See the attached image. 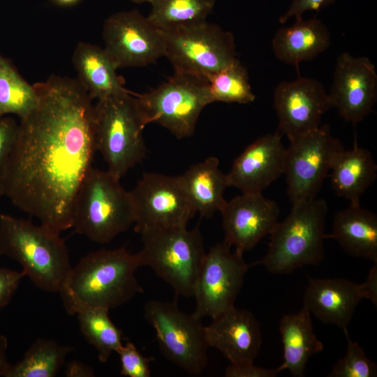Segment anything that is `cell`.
<instances>
[{
    "mask_svg": "<svg viewBox=\"0 0 377 377\" xmlns=\"http://www.w3.org/2000/svg\"><path fill=\"white\" fill-rule=\"evenodd\" d=\"M38 100L20 119L0 182L3 195L60 234L96 151L93 99L77 80L52 75L34 84Z\"/></svg>",
    "mask_w": 377,
    "mask_h": 377,
    "instance_id": "obj_1",
    "label": "cell"
},
{
    "mask_svg": "<svg viewBox=\"0 0 377 377\" xmlns=\"http://www.w3.org/2000/svg\"><path fill=\"white\" fill-rule=\"evenodd\" d=\"M140 267L137 253L125 246L101 249L72 267L59 293L66 311L87 307L117 308L144 292L135 275Z\"/></svg>",
    "mask_w": 377,
    "mask_h": 377,
    "instance_id": "obj_2",
    "label": "cell"
},
{
    "mask_svg": "<svg viewBox=\"0 0 377 377\" xmlns=\"http://www.w3.org/2000/svg\"><path fill=\"white\" fill-rule=\"evenodd\" d=\"M59 235L29 219L0 214V256L17 262L39 289L59 293L72 268Z\"/></svg>",
    "mask_w": 377,
    "mask_h": 377,
    "instance_id": "obj_3",
    "label": "cell"
},
{
    "mask_svg": "<svg viewBox=\"0 0 377 377\" xmlns=\"http://www.w3.org/2000/svg\"><path fill=\"white\" fill-rule=\"evenodd\" d=\"M327 212L324 199L293 203L289 214L270 233L265 256L250 267L260 265L272 274H286L304 265L319 264L324 259Z\"/></svg>",
    "mask_w": 377,
    "mask_h": 377,
    "instance_id": "obj_4",
    "label": "cell"
},
{
    "mask_svg": "<svg viewBox=\"0 0 377 377\" xmlns=\"http://www.w3.org/2000/svg\"><path fill=\"white\" fill-rule=\"evenodd\" d=\"M120 179L108 170H89L74 202L71 228L75 232L107 244L134 224L131 193Z\"/></svg>",
    "mask_w": 377,
    "mask_h": 377,
    "instance_id": "obj_5",
    "label": "cell"
},
{
    "mask_svg": "<svg viewBox=\"0 0 377 377\" xmlns=\"http://www.w3.org/2000/svg\"><path fill=\"white\" fill-rule=\"evenodd\" d=\"M140 266H148L174 290L176 296H193L206 251L198 226L147 228L140 232Z\"/></svg>",
    "mask_w": 377,
    "mask_h": 377,
    "instance_id": "obj_6",
    "label": "cell"
},
{
    "mask_svg": "<svg viewBox=\"0 0 377 377\" xmlns=\"http://www.w3.org/2000/svg\"><path fill=\"white\" fill-rule=\"evenodd\" d=\"M134 92L98 100L94 105L96 145L108 170L121 178L147 156L146 123Z\"/></svg>",
    "mask_w": 377,
    "mask_h": 377,
    "instance_id": "obj_7",
    "label": "cell"
},
{
    "mask_svg": "<svg viewBox=\"0 0 377 377\" xmlns=\"http://www.w3.org/2000/svg\"><path fill=\"white\" fill-rule=\"evenodd\" d=\"M161 31L175 73L207 81L237 59L233 35L207 21Z\"/></svg>",
    "mask_w": 377,
    "mask_h": 377,
    "instance_id": "obj_8",
    "label": "cell"
},
{
    "mask_svg": "<svg viewBox=\"0 0 377 377\" xmlns=\"http://www.w3.org/2000/svg\"><path fill=\"white\" fill-rule=\"evenodd\" d=\"M135 98L147 125L160 124L177 139L191 136L202 110L212 103L207 81L175 73L154 90Z\"/></svg>",
    "mask_w": 377,
    "mask_h": 377,
    "instance_id": "obj_9",
    "label": "cell"
},
{
    "mask_svg": "<svg viewBox=\"0 0 377 377\" xmlns=\"http://www.w3.org/2000/svg\"><path fill=\"white\" fill-rule=\"evenodd\" d=\"M144 315L155 331L161 352L170 361L191 375L204 371L209 346L201 318L182 311L176 300H149L145 304Z\"/></svg>",
    "mask_w": 377,
    "mask_h": 377,
    "instance_id": "obj_10",
    "label": "cell"
},
{
    "mask_svg": "<svg viewBox=\"0 0 377 377\" xmlns=\"http://www.w3.org/2000/svg\"><path fill=\"white\" fill-rule=\"evenodd\" d=\"M343 149L327 124L290 140L283 174L292 204L316 198L334 159Z\"/></svg>",
    "mask_w": 377,
    "mask_h": 377,
    "instance_id": "obj_11",
    "label": "cell"
},
{
    "mask_svg": "<svg viewBox=\"0 0 377 377\" xmlns=\"http://www.w3.org/2000/svg\"><path fill=\"white\" fill-rule=\"evenodd\" d=\"M226 243H219L206 252L195 284L194 313L200 317L218 316L235 305L250 267L243 254L232 251Z\"/></svg>",
    "mask_w": 377,
    "mask_h": 377,
    "instance_id": "obj_12",
    "label": "cell"
},
{
    "mask_svg": "<svg viewBox=\"0 0 377 377\" xmlns=\"http://www.w3.org/2000/svg\"><path fill=\"white\" fill-rule=\"evenodd\" d=\"M134 230L186 226L196 214L179 176L145 172L130 191Z\"/></svg>",
    "mask_w": 377,
    "mask_h": 377,
    "instance_id": "obj_13",
    "label": "cell"
},
{
    "mask_svg": "<svg viewBox=\"0 0 377 377\" xmlns=\"http://www.w3.org/2000/svg\"><path fill=\"white\" fill-rule=\"evenodd\" d=\"M103 37L104 48L118 68L145 66L164 57L161 30L136 10L106 19Z\"/></svg>",
    "mask_w": 377,
    "mask_h": 377,
    "instance_id": "obj_14",
    "label": "cell"
},
{
    "mask_svg": "<svg viewBox=\"0 0 377 377\" xmlns=\"http://www.w3.org/2000/svg\"><path fill=\"white\" fill-rule=\"evenodd\" d=\"M273 101L279 118L277 131L289 140L319 127L322 116L332 108L323 85L310 77L280 82Z\"/></svg>",
    "mask_w": 377,
    "mask_h": 377,
    "instance_id": "obj_15",
    "label": "cell"
},
{
    "mask_svg": "<svg viewBox=\"0 0 377 377\" xmlns=\"http://www.w3.org/2000/svg\"><path fill=\"white\" fill-rule=\"evenodd\" d=\"M333 107L347 122L355 125L373 110L377 98V73L366 57L343 52L337 59L328 92Z\"/></svg>",
    "mask_w": 377,
    "mask_h": 377,
    "instance_id": "obj_16",
    "label": "cell"
},
{
    "mask_svg": "<svg viewBox=\"0 0 377 377\" xmlns=\"http://www.w3.org/2000/svg\"><path fill=\"white\" fill-rule=\"evenodd\" d=\"M225 233L223 242L244 253L270 235L278 222L277 204L263 193H242L226 201L219 211Z\"/></svg>",
    "mask_w": 377,
    "mask_h": 377,
    "instance_id": "obj_17",
    "label": "cell"
},
{
    "mask_svg": "<svg viewBox=\"0 0 377 377\" xmlns=\"http://www.w3.org/2000/svg\"><path fill=\"white\" fill-rule=\"evenodd\" d=\"M276 131L263 135L248 145L235 159L226 174L228 185L242 193L263 191L284 172L286 148Z\"/></svg>",
    "mask_w": 377,
    "mask_h": 377,
    "instance_id": "obj_18",
    "label": "cell"
},
{
    "mask_svg": "<svg viewBox=\"0 0 377 377\" xmlns=\"http://www.w3.org/2000/svg\"><path fill=\"white\" fill-rule=\"evenodd\" d=\"M209 347L231 364L253 362L262 344L260 325L249 311L235 305L212 318L205 327Z\"/></svg>",
    "mask_w": 377,
    "mask_h": 377,
    "instance_id": "obj_19",
    "label": "cell"
},
{
    "mask_svg": "<svg viewBox=\"0 0 377 377\" xmlns=\"http://www.w3.org/2000/svg\"><path fill=\"white\" fill-rule=\"evenodd\" d=\"M362 297L359 284L341 278L310 279L303 306L323 323L347 328Z\"/></svg>",
    "mask_w": 377,
    "mask_h": 377,
    "instance_id": "obj_20",
    "label": "cell"
},
{
    "mask_svg": "<svg viewBox=\"0 0 377 377\" xmlns=\"http://www.w3.org/2000/svg\"><path fill=\"white\" fill-rule=\"evenodd\" d=\"M72 61L77 80L93 100L132 92L124 87V80L117 74L118 67L104 47L80 42Z\"/></svg>",
    "mask_w": 377,
    "mask_h": 377,
    "instance_id": "obj_21",
    "label": "cell"
},
{
    "mask_svg": "<svg viewBox=\"0 0 377 377\" xmlns=\"http://www.w3.org/2000/svg\"><path fill=\"white\" fill-rule=\"evenodd\" d=\"M330 44L331 37L327 27L315 18L296 20L292 26L277 30L272 41L275 57L295 66L302 61L313 59Z\"/></svg>",
    "mask_w": 377,
    "mask_h": 377,
    "instance_id": "obj_22",
    "label": "cell"
},
{
    "mask_svg": "<svg viewBox=\"0 0 377 377\" xmlns=\"http://www.w3.org/2000/svg\"><path fill=\"white\" fill-rule=\"evenodd\" d=\"M327 238L336 239L349 255L377 263V216L360 203L337 212Z\"/></svg>",
    "mask_w": 377,
    "mask_h": 377,
    "instance_id": "obj_23",
    "label": "cell"
},
{
    "mask_svg": "<svg viewBox=\"0 0 377 377\" xmlns=\"http://www.w3.org/2000/svg\"><path fill=\"white\" fill-rule=\"evenodd\" d=\"M330 172L336 195L346 198L350 204H359L376 178L377 165L371 153L355 142L353 148L339 153Z\"/></svg>",
    "mask_w": 377,
    "mask_h": 377,
    "instance_id": "obj_24",
    "label": "cell"
},
{
    "mask_svg": "<svg viewBox=\"0 0 377 377\" xmlns=\"http://www.w3.org/2000/svg\"><path fill=\"white\" fill-rule=\"evenodd\" d=\"M279 331L283 348L281 369H288L295 377L303 376L309 358L324 348L313 332L311 313L303 306L296 313L284 315Z\"/></svg>",
    "mask_w": 377,
    "mask_h": 377,
    "instance_id": "obj_25",
    "label": "cell"
},
{
    "mask_svg": "<svg viewBox=\"0 0 377 377\" xmlns=\"http://www.w3.org/2000/svg\"><path fill=\"white\" fill-rule=\"evenodd\" d=\"M179 177L192 206L201 217H210L221 210L226 201L223 193L228 185L216 157L209 156L193 165Z\"/></svg>",
    "mask_w": 377,
    "mask_h": 377,
    "instance_id": "obj_26",
    "label": "cell"
},
{
    "mask_svg": "<svg viewBox=\"0 0 377 377\" xmlns=\"http://www.w3.org/2000/svg\"><path fill=\"white\" fill-rule=\"evenodd\" d=\"M73 348L45 338L35 340L24 357L10 364L6 377H54Z\"/></svg>",
    "mask_w": 377,
    "mask_h": 377,
    "instance_id": "obj_27",
    "label": "cell"
},
{
    "mask_svg": "<svg viewBox=\"0 0 377 377\" xmlns=\"http://www.w3.org/2000/svg\"><path fill=\"white\" fill-rule=\"evenodd\" d=\"M77 315L80 332L86 341L95 348L98 360L105 363L122 343V332L112 321L109 310L101 307H87Z\"/></svg>",
    "mask_w": 377,
    "mask_h": 377,
    "instance_id": "obj_28",
    "label": "cell"
},
{
    "mask_svg": "<svg viewBox=\"0 0 377 377\" xmlns=\"http://www.w3.org/2000/svg\"><path fill=\"white\" fill-rule=\"evenodd\" d=\"M37 100L34 85L23 79L11 61L0 54V117L14 114L22 119L34 109Z\"/></svg>",
    "mask_w": 377,
    "mask_h": 377,
    "instance_id": "obj_29",
    "label": "cell"
},
{
    "mask_svg": "<svg viewBox=\"0 0 377 377\" xmlns=\"http://www.w3.org/2000/svg\"><path fill=\"white\" fill-rule=\"evenodd\" d=\"M215 0H155L147 17L158 29L165 31L205 22Z\"/></svg>",
    "mask_w": 377,
    "mask_h": 377,
    "instance_id": "obj_30",
    "label": "cell"
},
{
    "mask_svg": "<svg viewBox=\"0 0 377 377\" xmlns=\"http://www.w3.org/2000/svg\"><path fill=\"white\" fill-rule=\"evenodd\" d=\"M207 87L212 103L246 104L256 99L246 68L238 59L212 75L207 80Z\"/></svg>",
    "mask_w": 377,
    "mask_h": 377,
    "instance_id": "obj_31",
    "label": "cell"
},
{
    "mask_svg": "<svg viewBox=\"0 0 377 377\" xmlns=\"http://www.w3.org/2000/svg\"><path fill=\"white\" fill-rule=\"evenodd\" d=\"M347 340L345 355L339 360L331 372L330 377H374L376 376V364L368 358L363 348L350 339L347 328H343Z\"/></svg>",
    "mask_w": 377,
    "mask_h": 377,
    "instance_id": "obj_32",
    "label": "cell"
},
{
    "mask_svg": "<svg viewBox=\"0 0 377 377\" xmlns=\"http://www.w3.org/2000/svg\"><path fill=\"white\" fill-rule=\"evenodd\" d=\"M120 360V373L128 377H150V364L154 357H147L140 353L133 342L123 344L117 352Z\"/></svg>",
    "mask_w": 377,
    "mask_h": 377,
    "instance_id": "obj_33",
    "label": "cell"
},
{
    "mask_svg": "<svg viewBox=\"0 0 377 377\" xmlns=\"http://www.w3.org/2000/svg\"><path fill=\"white\" fill-rule=\"evenodd\" d=\"M19 124L11 117H0V176L15 145Z\"/></svg>",
    "mask_w": 377,
    "mask_h": 377,
    "instance_id": "obj_34",
    "label": "cell"
},
{
    "mask_svg": "<svg viewBox=\"0 0 377 377\" xmlns=\"http://www.w3.org/2000/svg\"><path fill=\"white\" fill-rule=\"evenodd\" d=\"M24 276L22 271L0 267V311L9 304Z\"/></svg>",
    "mask_w": 377,
    "mask_h": 377,
    "instance_id": "obj_35",
    "label": "cell"
},
{
    "mask_svg": "<svg viewBox=\"0 0 377 377\" xmlns=\"http://www.w3.org/2000/svg\"><path fill=\"white\" fill-rule=\"evenodd\" d=\"M280 367L267 369L256 366L253 362L231 364L225 370L226 377H275L281 371Z\"/></svg>",
    "mask_w": 377,
    "mask_h": 377,
    "instance_id": "obj_36",
    "label": "cell"
},
{
    "mask_svg": "<svg viewBox=\"0 0 377 377\" xmlns=\"http://www.w3.org/2000/svg\"><path fill=\"white\" fill-rule=\"evenodd\" d=\"M335 0H292L290 6L279 19L280 23L286 22L291 17L296 20L302 18L304 13L309 10L319 11Z\"/></svg>",
    "mask_w": 377,
    "mask_h": 377,
    "instance_id": "obj_37",
    "label": "cell"
},
{
    "mask_svg": "<svg viewBox=\"0 0 377 377\" xmlns=\"http://www.w3.org/2000/svg\"><path fill=\"white\" fill-rule=\"evenodd\" d=\"M376 264L370 269L364 282L359 284L362 298L369 299L373 304H377V266Z\"/></svg>",
    "mask_w": 377,
    "mask_h": 377,
    "instance_id": "obj_38",
    "label": "cell"
},
{
    "mask_svg": "<svg viewBox=\"0 0 377 377\" xmlns=\"http://www.w3.org/2000/svg\"><path fill=\"white\" fill-rule=\"evenodd\" d=\"M65 374L68 377H91L95 376L93 368L75 360L66 364Z\"/></svg>",
    "mask_w": 377,
    "mask_h": 377,
    "instance_id": "obj_39",
    "label": "cell"
},
{
    "mask_svg": "<svg viewBox=\"0 0 377 377\" xmlns=\"http://www.w3.org/2000/svg\"><path fill=\"white\" fill-rule=\"evenodd\" d=\"M8 339L2 334H0V376L6 377L10 368V364L8 361L7 350Z\"/></svg>",
    "mask_w": 377,
    "mask_h": 377,
    "instance_id": "obj_40",
    "label": "cell"
},
{
    "mask_svg": "<svg viewBox=\"0 0 377 377\" xmlns=\"http://www.w3.org/2000/svg\"><path fill=\"white\" fill-rule=\"evenodd\" d=\"M55 3L61 6H71L77 3L80 0H52Z\"/></svg>",
    "mask_w": 377,
    "mask_h": 377,
    "instance_id": "obj_41",
    "label": "cell"
},
{
    "mask_svg": "<svg viewBox=\"0 0 377 377\" xmlns=\"http://www.w3.org/2000/svg\"><path fill=\"white\" fill-rule=\"evenodd\" d=\"M131 1L138 3L148 2L151 4L155 0H131Z\"/></svg>",
    "mask_w": 377,
    "mask_h": 377,
    "instance_id": "obj_42",
    "label": "cell"
},
{
    "mask_svg": "<svg viewBox=\"0 0 377 377\" xmlns=\"http://www.w3.org/2000/svg\"><path fill=\"white\" fill-rule=\"evenodd\" d=\"M4 195H3V188H2V186H1V184L0 182V200H1V197Z\"/></svg>",
    "mask_w": 377,
    "mask_h": 377,
    "instance_id": "obj_43",
    "label": "cell"
}]
</instances>
